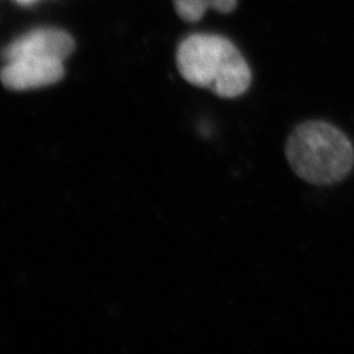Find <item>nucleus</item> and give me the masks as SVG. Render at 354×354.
Listing matches in <instances>:
<instances>
[{
    "label": "nucleus",
    "mask_w": 354,
    "mask_h": 354,
    "mask_svg": "<svg viewBox=\"0 0 354 354\" xmlns=\"http://www.w3.org/2000/svg\"><path fill=\"white\" fill-rule=\"evenodd\" d=\"M177 15L189 23L203 19L207 10L228 13L236 7V0H174Z\"/></svg>",
    "instance_id": "obj_5"
},
{
    "label": "nucleus",
    "mask_w": 354,
    "mask_h": 354,
    "mask_svg": "<svg viewBox=\"0 0 354 354\" xmlns=\"http://www.w3.org/2000/svg\"><path fill=\"white\" fill-rule=\"evenodd\" d=\"M64 76V66L58 59L17 58L4 62L0 68L1 84L11 91H28L57 84Z\"/></svg>",
    "instance_id": "obj_4"
},
{
    "label": "nucleus",
    "mask_w": 354,
    "mask_h": 354,
    "mask_svg": "<svg viewBox=\"0 0 354 354\" xmlns=\"http://www.w3.org/2000/svg\"><path fill=\"white\" fill-rule=\"evenodd\" d=\"M285 153L292 172L317 187L340 183L354 167L352 142L342 130L324 121H307L295 127Z\"/></svg>",
    "instance_id": "obj_2"
},
{
    "label": "nucleus",
    "mask_w": 354,
    "mask_h": 354,
    "mask_svg": "<svg viewBox=\"0 0 354 354\" xmlns=\"http://www.w3.org/2000/svg\"><path fill=\"white\" fill-rule=\"evenodd\" d=\"M181 76L196 87L209 89L222 99H236L247 92L252 74L241 51L227 38L192 35L176 54Z\"/></svg>",
    "instance_id": "obj_1"
},
{
    "label": "nucleus",
    "mask_w": 354,
    "mask_h": 354,
    "mask_svg": "<svg viewBox=\"0 0 354 354\" xmlns=\"http://www.w3.org/2000/svg\"><path fill=\"white\" fill-rule=\"evenodd\" d=\"M19 1H21V3H26V1H30V0H19Z\"/></svg>",
    "instance_id": "obj_6"
},
{
    "label": "nucleus",
    "mask_w": 354,
    "mask_h": 354,
    "mask_svg": "<svg viewBox=\"0 0 354 354\" xmlns=\"http://www.w3.org/2000/svg\"><path fill=\"white\" fill-rule=\"evenodd\" d=\"M75 50V41L67 32L54 28H39L13 39L0 51L4 62L17 58H45L66 61Z\"/></svg>",
    "instance_id": "obj_3"
}]
</instances>
